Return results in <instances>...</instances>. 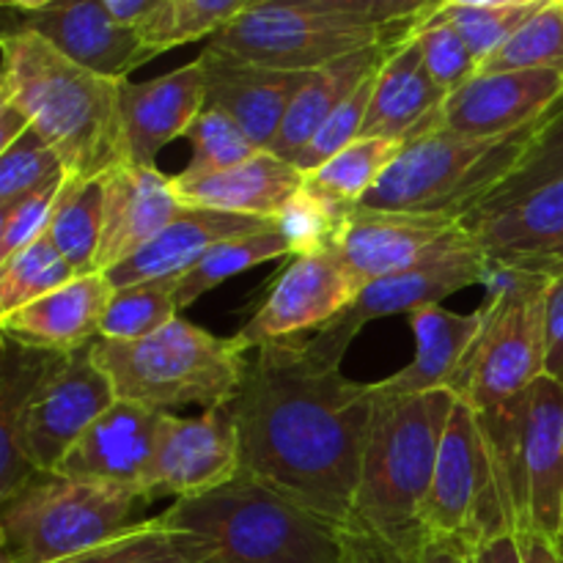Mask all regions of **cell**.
<instances>
[{"mask_svg":"<svg viewBox=\"0 0 563 563\" xmlns=\"http://www.w3.org/2000/svg\"><path fill=\"white\" fill-rule=\"evenodd\" d=\"M374 405L372 383H355L339 363L311 355L302 335L258 346L229 405L240 473L346 526Z\"/></svg>","mask_w":563,"mask_h":563,"instance_id":"obj_1","label":"cell"},{"mask_svg":"<svg viewBox=\"0 0 563 563\" xmlns=\"http://www.w3.org/2000/svg\"><path fill=\"white\" fill-rule=\"evenodd\" d=\"M119 86L121 80L86 69L31 27L3 36L0 102L22 113L75 179H93L124 163Z\"/></svg>","mask_w":563,"mask_h":563,"instance_id":"obj_2","label":"cell"},{"mask_svg":"<svg viewBox=\"0 0 563 563\" xmlns=\"http://www.w3.org/2000/svg\"><path fill=\"white\" fill-rule=\"evenodd\" d=\"M159 517L187 533L196 563H344L341 526L245 473Z\"/></svg>","mask_w":563,"mask_h":563,"instance_id":"obj_3","label":"cell"},{"mask_svg":"<svg viewBox=\"0 0 563 563\" xmlns=\"http://www.w3.org/2000/svg\"><path fill=\"white\" fill-rule=\"evenodd\" d=\"M454 401L449 390L401 399L377 396L350 522L421 553L427 542L421 506Z\"/></svg>","mask_w":563,"mask_h":563,"instance_id":"obj_4","label":"cell"},{"mask_svg":"<svg viewBox=\"0 0 563 563\" xmlns=\"http://www.w3.org/2000/svg\"><path fill=\"white\" fill-rule=\"evenodd\" d=\"M91 355L113 385L115 399L159 412L231 405L247 372V352L234 335L220 339L181 317L146 339H93Z\"/></svg>","mask_w":563,"mask_h":563,"instance_id":"obj_5","label":"cell"},{"mask_svg":"<svg viewBox=\"0 0 563 563\" xmlns=\"http://www.w3.org/2000/svg\"><path fill=\"white\" fill-rule=\"evenodd\" d=\"M539 124L498 137H467L432 126L405 141L399 157L361 207L440 214L465 223L517 168Z\"/></svg>","mask_w":563,"mask_h":563,"instance_id":"obj_6","label":"cell"},{"mask_svg":"<svg viewBox=\"0 0 563 563\" xmlns=\"http://www.w3.org/2000/svg\"><path fill=\"white\" fill-rule=\"evenodd\" d=\"M478 418L515 533L537 531L563 542V383L544 374Z\"/></svg>","mask_w":563,"mask_h":563,"instance_id":"obj_7","label":"cell"},{"mask_svg":"<svg viewBox=\"0 0 563 563\" xmlns=\"http://www.w3.org/2000/svg\"><path fill=\"white\" fill-rule=\"evenodd\" d=\"M550 284L542 275L489 264L484 324L445 388L454 399L476 412L495 410L544 377Z\"/></svg>","mask_w":563,"mask_h":563,"instance_id":"obj_8","label":"cell"},{"mask_svg":"<svg viewBox=\"0 0 563 563\" xmlns=\"http://www.w3.org/2000/svg\"><path fill=\"white\" fill-rule=\"evenodd\" d=\"M137 489L36 473L0 511L3 563H53L108 542L141 522Z\"/></svg>","mask_w":563,"mask_h":563,"instance_id":"obj_9","label":"cell"},{"mask_svg":"<svg viewBox=\"0 0 563 563\" xmlns=\"http://www.w3.org/2000/svg\"><path fill=\"white\" fill-rule=\"evenodd\" d=\"M423 16L407 22H372L317 5L267 0L253 3L214 33L207 47L286 71H317L374 44L416 33Z\"/></svg>","mask_w":563,"mask_h":563,"instance_id":"obj_10","label":"cell"},{"mask_svg":"<svg viewBox=\"0 0 563 563\" xmlns=\"http://www.w3.org/2000/svg\"><path fill=\"white\" fill-rule=\"evenodd\" d=\"M421 528L427 539L456 537L476 548L515 533L482 418L460 399L451 407L432 484L423 498Z\"/></svg>","mask_w":563,"mask_h":563,"instance_id":"obj_11","label":"cell"},{"mask_svg":"<svg viewBox=\"0 0 563 563\" xmlns=\"http://www.w3.org/2000/svg\"><path fill=\"white\" fill-rule=\"evenodd\" d=\"M489 273V262L473 236L462 245L451 247V251L438 253V256L427 258V262L416 264V267L405 269V273L388 275V278L372 280L363 286L361 295L352 300L341 317L324 324L313 335H302L308 352L328 363L344 361L346 350L355 341V335L366 328L374 319L396 317V313H407L427 306H440L445 297L456 295V291L467 289V286L484 284Z\"/></svg>","mask_w":563,"mask_h":563,"instance_id":"obj_12","label":"cell"},{"mask_svg":"<svg viewBox=\"0 0 563 563\" xmlns=\"http://www.w3.org/2000/svg\"><path fill=\"white\" fill-rule=\"evenodd\" d=\"M113 401L115 390L93 361L91 344L58 352L22 412L20 449L33 471L53 473Z\"/></svg>","mask_w":563,"mask_h":563,"instance_id":"obj_13","label":"cell"},{"mask_svg":"<svg viewBox=\"0 0 563 563\" xmlns=\"http://www.w3.org/2000/svg\"><path fill=\"white\" fill-rule=\"evenodd\" d=\"M240 476V438L231 407H212L198 418L163 412L157 427L146 500L192 498Z\"/></svg>","mask_w":563,"mask_h":563,"instance_id":"obj_14","label":"cell"},{"mask_svg":"<svg viewBox=\"0 0 563 563\" xmlns=\"http://www.w3.org/2000/svg\"><path fill=\"white\" fill-rule=\"evenodd\" d=\"M471 240L462 220L440 214L385 212V209L352 207L339 240L330 251L339 256L361 286L388 275L405 273L438 253Z\"/></svg>","mask_w":563,"mask_h":563,"instance_id":"obj_15","label":"cell"},{"mask_svg":"<svg viewBox=\"0 0 563 563\" xmlns=\"http://www.w3.org/2000/svg\"><path fill=\"white\" fill-rule=\"evenodd\" d=\"M363 286L333 251L291 258L269 289L267 300L234 335L245 352L286 339H300L308 330H322L352 306Z\"/></svg>","mask_w":563,"mask_h":563,"instance_id":"obj_16","label":"cell"},{"mask_svg":"<svg viewBox=\"0 0 563 563\" xmlns=\"http://www.w3.org/2000/svg\"><path fill=\"white\" fill-rule=\"evenodd\" d=\"M563 97V69L478 71L449 93L438 126L467 137H498L539 124Z\"/></svg>","mask_w":563,"mask_h":563,"instance_id":"obj_17","label":"cell"},{"mask_svg":"<svg viewBox=\"0 0 563 563\" xmlns=\"http://www.w3.org/2000/svg\"><path fill=\"white\" fill-rule=\"evenodd\" d=\"M493 267L561 278L563 275V176L517 198L509 207L465 223Z\"/></svg>","mask_w":563,"mask_h":563,"instance_id":"obj_18","label":"cell"},{"mask_svg":"<svg viewBox=\"0 0 563 563\" xmlns=\"http://www.w3.org/2000/svg\"><path fill=\"white\" fill-rule=\"evenodd\" d=\"M207 104V77L201 60L179 66L154 80L119 86V130L124 163L154 165L157 154L176 137H187Z\"/></svg>","mask_w":563,"mask_h":563,"instance_id":"obj_19","label":"cell"},{"mask_svg":"<svg viewBox=\"0 0 563 563\" xmlns=\"http://www.w3.org/2000/svg\"><path fill=\"white\" fill-rule=\"evenodd\" d=\"M207 77V104L234 119L256 148L273 146L286 113L311 71H286L203 47L198 55Z\"/></svg>","mask_w":563,"mask_h":563,"instance_id":"obj_20","label":"cell"},{"mask_svg":"<svg viewBox=\"0 0 563 563\" xmlns=\"http://www.w3.org/2000/svg\"><path fill=\"white\" fill-rule=\"evenodd\" d=\"M159 416L163 412L152 407L115 399L113 407L104 410L66 451L53 473L80 478V482L137 489L143 495L154 445H157Z\"/></svg>","mask_w":563,"mask_h":563,"instance_id":"obj_21","label":"cell"},{"mask_svg":"<svg viewBox=\"0 0 563 563\" xmlns=\"http://www.w3.org/2000/svg\"><path fill=\"white\" fill-rule=\"evenodd\" d=\"M22 27H31L71 60L113 80H130L132 69L157 58L141 31L115 20L104 0H53L44 11L25 14Z\"/></svg>","mask_w":563,"mask_h":563,"instance_id":"obj_22","label":"cell"},{"mask_svg":"<svg viewBox=\"0 0 563 563\" xmlns=\"http://www.w3.org/2000/svg\"><path fill=\"white\" fill-rule=\"evenodd\" d=\"M102 181L104 220L97 273L126 262L185 209L176 196L174 179L157 165L119 163L104 170Z\"/></svg>","mask_w":563,"mask_h":563,"instance_id":"obj_23","label":"cell"},{"mask_svg":"<svg viewBox=\"0 0 563 563\" xmlns=\"http://www.w3.org/2000/svg\"><path fill=\"white\" fill-rule=\"evenodd\" d=\"M273 225L275 220L253 218V214L185 207L152 242L132 253L126 262L104 269L102 275L113 289L148 284V280H170L187 273L198 258L207 256L220 242L258 234Z\"/></svg>","mask_w":563,"mask_h":563,"instance_id":"obj_24","label":"cell"},{"mask_svg":"<svg viewBox=\"0 0 563 563\" xmlns=\"http://www.w3.org/2000/svg\"><path fill=\"white\" fill-rule=\"evenodd\" d=\"M113 286L102 273L77 275L31 306L0 317L3 339L49 352H75L99 339Z\"/></svg>","mask_w":563,"mask_h":563,"instance_id":"obj_25","label":"cell"},{"mask_svg":"<svg viewBox=\"0 0 563 563\" xmlns=\"http://www.w3.org/2000/svg\"><path fill=\"white\" fill-rule=\"evenodd\" d=\"M302 185L306 174L267 148L220 174L201 176V179L174 176L176 196L185 207L253 214L267 220H275V214L302 190Z\"/></svg>","mask_w":563,"mask_h":563,"instance_id":"obj_26","label":"cell"},{"mask_svg":"<svg viewBox=\"0 0 563 563\" xmlns=\"http://www.w3.org/2000/svg\"><path fill=\"white\" fill-rule=\"evenodd\" d=\"M449 93L432 80L416 33L388 55L377 71L363 137L410 141L438 126V113Z\"/></svg>","mask_w":563,"mask_h":563,"instance_id":"obj_27","label":"cell"},{"mask_svg":"<svg viewBox=\"0 0 563 563\" xmlns=\"http://www.w3.org/2000/svg\"><path fill=\"white\" fill-rule=\"evenodd\" d=\"M484 324V306L473 313H454L443 306H427L410 313L416 357L401 372L372 383L379 399H401L449 388L462 357Z\"/></svg>","mask_w":563,"mask_h":563,"instance_id":"obj_28","label":"cell"},{"mask_svg":"<svg viewBox=\"0 0 563 563\" xmlns=\"http://www.w3.org/2000/svg\"><path fill=\"white\" fill-rule=\"evenodd\" d=\"M401 42H405V38H399V42L374 44V47L346 55V58L324 66V69L311 71V77H308L302 91L297 93V99L291 102L289 113H286L284 124H280L278 135H275L273 146H269L267 152L295 163V157L302 152V146L311 141L313 132L344 104V99L350 97V93H355L368 77L377 75L379 66L388 60V55L394 53Z\"/></svg>","mask_w":563,"mask_h":563,"instance_id":"obj_29","label":"cell"},{"mask_svg":"<svg viewBox=\"0 0 563 563\" xmlns=\"http://www.w3.org/2000/svg\"><path fill=\"white\" fill-rule=\"evenodd\" d=\"M58 352L38 350L3 339L0 363V504L14 498L38 471H33L20 449V423L33 388Z\"/></svg>","mask_w":563,"mask_h":563,"instance_id":"obj_30","label":"cell"},{"mask_svg":"<svg viewBox=\"0 0 563 563\" xmlns=\"http://www.w3.org/2000/svg\"><path fill=\"white\" fill-rule=\"evenodd\" d=\"M104 220V181L102 176L93 179H75L66 176L60 190L58 207H55L53 223L47 236L60 256L75 267L77 275L97 273L99 242H102Z\"/></svg>","mask_w":563,"mask_h":563,"instance_id":"obj_31","label":"cell"},{"mask_svg":"<svg viewBox=\"0 0 563 563\" xmlns=\"http://www.w3.org/2000/svg\"><path fill=\"white\" fill-rule=\"evenodd\" d=\"M280 256H291V247L286 236L278 231V225L251 236H236V240L220 242L207 256L198 258L187 273L168 280L170 289H174L176 306H179V311H185L198 297L218 289L220 284H225L234 275L247 273V269L258 267L262 262H273V258Z\"/></svg>","mask_w":563,"mask_h":563,"instance_id":"obj_32","label":"cell"},{"mask_svg":"<svg viewBox=\"0 0 563 563\" xmlns=\"http://www.w3.org/2000/svg\"><path fill=\"white\" fill-rule=\"evenodd\" d=\"M405 141H388V137H357L335 157L319 165L317 170L306 174V181L313 190L324 192L335 203L357 207L368 196L374 185L383 179L385 170L399 157Z\"/></svg>","mask_w":563,"mask_h":563,"instance_id":"obj_33","label":"cell"},{"mask_svg":"<svg viewBox=\"0 0 563 563\" xmlns=\"http://www.w3.org/2000/svg\"><path fill=\"white\" fill-rule=\"evenodd\" d=\"M559 176H563V97L553 104V110L539 121L537 132H533V137L528 141L517 168L500 181L498 190H495L471 218H465V223L487 218V214L509 207L511 201L528 196V192L548 185V181L559 179Z\"/></svg>","mask_w":563,"mask_h":563,"instance_id":"obj_34","label":"cell"},{"mask_svg":"<svg viewBox=\"0 0 563 563\" xmlns=\"http://www.w3.org/2000/svg\"><path fill=\"white\" fill-rule=\"evenodd\" d=\"M253 3L256 0H165L163 9L137 31L154 55H163L181 44L212 38Z\"/></svg>","mask_w":563,"mask_h":563,"instance_id":"obj_35","label":"cell"},{"mask_svg":"<svg viewBox=\"0 0 563 563\" xmlns=\"http://www.w3.org/2000/svg\"><path fill=\"white\" fill-rule=\"evenodd\" d=\"M77 278L75 267L58 253L49 236H38L20 253L0 262V317L31 306L38 297Z\"/></svg>","mask_w":563,"mask_h":563,"instance_id":"obj_36","label":"cell"},{"mask_svg":"<svg viewBox=\"0 0 563 563\" xmlns=\"http://www.w3.org/2000/svg\"><path fill=\"white\" fill-rule=\"evenodd\" d=\"M53 563H196V555L187 533L170 528L157 515L154 520L135 522L97 548Z\"/></svg>","mask_w":563,"mask_h":563,"instance_id":"obj_37","label":"cell"},{"mask_svg":"<svg viewBox=\"0 0 563 563\" xmlns=\"http://www.w3.org/2000/svg\"><path fill=\"white\" fill-rule=\"evenodd\" d=\"M179 317L174 289L168 280H148V284L115 289L104 308L99 339L135 341L157 333Z\"/></svg>","mask_w":563,"mask_h":563,"instance_id":"obj_38","label":"cell"},{"mask_svg":"<svg viewBox=\"0 0 563 563\" xmlns=\"http://www.w3.org/2000/svg\"><path fill=\"white\" fill-rule=\"evenodd\" d=\"M350 209L352 207L335 203L324 192L313 190L306 181L302 190L275 214V225H278V231L289 242L291 256L322 253L335 245Z\"/></svg>","mask_w":563,"mask_h":563,"instance_id":"obj_39","label":"cell"},{"mask_svg":"<svg viewBox=\"0 0 563 563\" xmlns=\"http://www.w3.org/2000/svg\"><path fill=\"white\" fill-rule=\"evenodd\" d=\"M187 141H190V163L181 170L179 179L220 174L262 152L234 119L212 108H203V113L192 121Z\"/></svg>","mask_w":563,"mask_h":563,"instance_id":"obj_40","label":"cell"},{"mask_svg":"<svg viewBox=\"0 0 563 563\" xmlns=\"http://www.w3.org/2000/svg\"><path fill=\"white\" fill-rule=\"evenodd\" d=\"M517 69H563V14L559 3H544L478 71Z\"/></svg>","mask_w":563,"mask_h":563,"instance_id":"obj_41","label":"cell"},{"mask_svg":"<svg viewBox=\"0 0 563 563\" xmlns=\"http://www.w3.org/2000/svg\"><path fill=\"white\" fill-rule=\"evenodd\" d=\"M66 174L60 154L33 126L22 130L9 146L0 148V209Z\"/></svg>","mask_w":563,"mask_h":563,"instance_id":"obj_42","label":"cell"},{"mask_svg":"<svg viewBox=\"0 0 563 563\" xmlns=\"http://www.w3.org/2000/svg\"><path fill=\"white\" fill-rule=\"evenodd\" d=\"M544 3L526 5H454V9H438L434 14H443L451 25L460 31L465 44L471 47L473 58L478 60V69L520 31L522 22L531 20Z\"/></svg>","mask_w":563,"mask_h":563,"instance_id":"obj_43","label":"cell"},{"mask_svg":"<svg viewBox=\"0 0 563 563\" xmlns=\"http://www.w3.org/2000/svg\"><path fill=\"white\" fill-rule=\"evenodd\" d=\"M416 38L421 44L429 75L445 93H454L478 75V60L443 14L423 16L421 25L416 27Z\"/></svg>","mask_w":563,"mask_h":563,"instance_id":"obj_44","label":"cell"},{"mask_svg":"<svg viewBox=\"0 0 563 563\" xmlns=\"http://www.w3.org/2000/svg\"><path fill=\"white\" fill-rule=\"evenodd\" d=\"M374 82H377V75L368 77L355 93L344 99L339 110L313 132L311 141L302 146V152L295 157V165L302 170V174H311L319 165L328 163L330 157L346 148L350 143H355L357 137H363V124H366L368 104H372L374 97Z\"/></svg>","mask_w":563,"mask_h":563,"instance_id":"obj_45","label":"cell"},{"mask_svg":"<svg viewBox=\"0 0 563 563\" xmlns=\"http://www.w3.org/2000/svg\"><path fill=\"white\" fill-rule=\"evenodd\" d=\"M66 176H55L53 181H47L44 187L33 190L31 196L20 198L11 207L0 209V262L11 258L14 253H20L22 247H27L31 242H36L38 236L47 234L49 223H53L55 207H58L60 190L66 185Z\"/></svg>","mask_w":563,"mask_h":563,"instance_id":"obj_46","label":"cell"},{"mask_svg":"<svg viewBox=\"0 0 563 563\" xmlns=\"http://www.w3.org/2000/svg\"><path fill=\"white\" fill-rule=\"evenodd\" d=\"M341 548H344V563H418L421 559L418 550L401 548L355 522L341 526Z\"/></svg>","mask_w":563,"mask_h":563,"instance_id":"obj_47","label":"cell"},{"mask_svg":"<svg viewBox=\"0 0 563 563\" xmlns=\"http://www.w3.org/2000/svg\"><path fill=\"white\" fill-rule=\"evenodd\" d=\"M256 3H267V0H256ZM286 3L317 5V9L363 16L372 22H407L423 16L410 0H286Z\"/></svg>","mask_w":563,"mask_h":563,"instance_id":"obj_48","label":"cell"},{"mask_svg":"<svg viewBox=\"0 0 563 563\" xmlns=\"http://www.w3.org/2000/svg\"><path fill=\"white\" fill-rule=\"evenodd\" d=\"M544 374L563 383V275L553 278L548 291V357Z\"/></svg>","mask_w":563,"mask_h":563,"instance_id":"obj_49","label":"cell"},{"mask_svg":"<svg viewBox=\"0 0 563 563\" xmlns=\"http://www.w3.org/2000/svg\"><path fill=\"white\" fill-rule=\"evenodd\" d=\"M418 563H478V548L467 539L432 537L423 542Z\"/></svg>","mask_w":563,"mask_h":563,"instance_id":"obj_50","label":"cell"},{"mask_svg":"<svg viewBox=\"0 0 563 563\" xmlns=\"http://www.w3.org/2000/svg\"><path fill=\"white\" fill-rule=\"evenodd\" d=\"M522 550V561L526 563H563V542L544 533L526 531L517 533Z\"/></svg>","mask_w":563,"mask_h":563,"instance_id":"obj_51","label":"cell"},{"mask_svg":"<svg viewBox=\"0 0 563 563\" xmlns=\"http://www.w3.org/2000/svg\"><path fill=\"white\" fill-rule=\"evenodd\" d=\"M165 0H104V5L110 9V14L115 20H121L124 25L143 27L159 9H163Z\"/></svg>","mask_w":563,"mask_h":563,"instance_id":"obj_52","label":"cell"},{"mask_svg":"<svg viewBox=\"0 0 563 563\" xmlns=\"http://www.w3.org/2000/svg\"><path fill=\"white\" fill-rule=\"evenodd\" d=\"M478 563H526L522 561L520 539H517L515 533L489 539L487 544L478 548Z\"/></svg>","mask_w":563,"mask_h":563,"instance_id":"obj_53","label":"cell"},{"mask_svg":"<svg viewBox=\"0 0 563 563\" xmlns=\"http://www.w3.org/2000/svg\"><path fill=\"white\" fill-rule=\"evenodd\" d=\"M526 3H553V0H440V9H454V5H526Z\"/></svg>","mask_w":563,"mask_h":563,"instance_id":"obj_54","label":"cell"},{"mask_svg":"<svg viewBox=\"0 0 563 563\" xmlns=\"http://www.w3.org/2000/svg\"><path fill=\"white\" fill-rule=\"evenodd\" d=\"M53 0H3V5L9 9L22 11V14H36V11H44Z\"/></svg>","mask_w":563,"mask_h":563,"instance_id":"obj_55","label":"cell"},{"mask_svg":"<svg viewBox=\"0 0 563 563\" xmlns=\"http://www.w3.org/2000/svg\"><path fill=\"white\" fill-rule=\"evenodd\" d=\"M412 5H416L418 11H421L423 16H429V14H434V11L440 9V0H410Z\"/></svg>","mask_w":563,"mask_h":563,"instance_id":"obj_56","label":"cell"},{"mask_svg":"<svg viewBox=\"0 0 563 563\" xmlns=\"http://www.w3.org/2000/svg\"><path fill=\"white\" fill-rule=\"evenodd\" d=\"M559 5H561V14H563V0H559Z\"/></svg>","mask_w":563,"mask_h":563,"instance_id":"obj_57","label":"cell"},{"mask_svg":"<svg viewBox=\"0 0 563 563\" xmlns=\"http://www.w3.org/2000/svg\"><path fill=\"white\" fill-rule=\"evenodd\" d=\"M553 3H559V0H553Z\"/></svg>","mask_w":563,"mask_h":563,"instance_id":"obj_58","label":"cell"}]
</instances>
